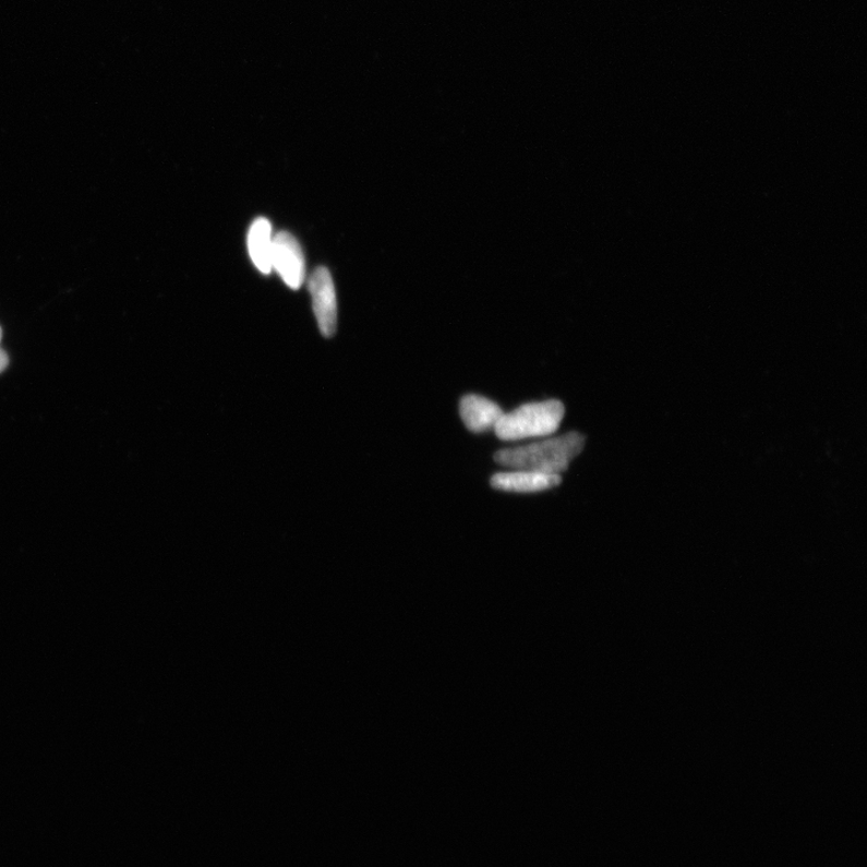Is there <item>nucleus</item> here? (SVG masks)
Segmentation results:
<instances>
[{
	"instance_id": "obj_1",
	"label": "nucleus",
	"mask_w": 867,
	"mask_h": 867,
	"mask_svg": "<svg viewBox=\"0 0 867 867\" xmlns=\"http://www.w3.org/2000/svg\"><path fill=\"white\" fill-rule=\"evenodd\" d=\"M585 444V436L574 432L540 443L501 449L494 460L511 470L561 475L568 470L571 460L582 453Z\"/></svg>"
},
{
	"instance_id": "obj_2",
	"label": "nucleus",
	"mask_w": 867,
	"mask_h": 867,
	"mask_svg": "<svg viewBox=\"0 0 867 867\" xmlns=\"http://www.w3.org/2000/svg\"><path fill=\"white\" fill-rule=\"evenodd\" d=\"M564 413L565 408L559 400L525 404L504 413L494 432L504 442L549 436L558 431Z\"/></svg>"
},
{
	"instance_id": "obj_3",
	"label": "nucleus",
	"mask_w": 867,
	"mask_h": 867,
	"mask_svg": "<svg viewBox=\"0 0 867 867\" xmlns=\"http://www.w3.org/2000/svg\"><path fill=\"white\" fill-rule=\"evenodd\" d=\"M272 267L288 287L298 289L305 280V258L302 246L288 231L273 239Z\"/></svg>"
},
{
	"instance_id": "obj_4",
	"label": "nucleus",
	"mask_w": 867,
	"mask_h": 867,
	"mask_svg": "<svg viewBox=\"0 0 867 867\" xmlns=\"http://www.w3.org/2000/svg\"><path fill=\"white\" fill-rule=\"evenodd\" d=\"M309 288L320 330L326 338H330L337 330L338 305L329 270L316 269L310 277Z\"/></svg>"
},
{
	"instance_id": "obj_5",
	"label": "nucleus",
	"mask_w": 867,
	"mask_h": 867,
	"mask_svg": "<svg viewBox=\"0 0 867 867\" xmlns=\"http://www.w3.org/2000/svg\"><path fill=\"white\" fill-rule=\"evenodd\" d=\"M561 475L528 470H513L495 473L491 480L495 490L513 493H537L558 487Z\"/></svg>"
},
{
	"instance_id": "obj_6",
	"label": "nucleus",
	"mask_w": 867,
	"mask_h": 867,
	"mask_svg": "<svg viewBox=\"0 0 867 867\" xmlns=\"http://www.w3.org/2000/svg\"><path fill=\"white\" fill-rule=\"evenodd\" d=\"M459 412L468 430L477 434L494 431L504 416L498 404L478 395L461 398Z\"/></svg>"
},
{
	"instance_id": "obj_7",
	"label": "nucleus",
	"mask_w": 867,
	"mask_h": 867,
	"mask_svg": "<svg viewBox=\"0 0 867 867\" xmlns=\"http://www.w3.org/2000/svg\"><path fill=\"white\" fill-rule=\"evenodd\" d=\"M273 231L267 218H257L249 231L250 256L257 269L263 274H269L272 267L273 252Z\"/></svg>"
},
{
	"instance_id": "obj_8",
	"label": "nucleus",
	"mask_w": 867,
	"mask_h": 867,
	"mask_svg": "<svg viewBox=\"0 0 867 867\" xmlns=\"http://www.w3.org/2000/svg\"><path fill=\"white\" fill-rule=\"evenodd\" d=\"M8 365H9V357L4 350L0 349V374L4 372Z\"/></svg>"
},
{
	"instance_id": "obj_9",
	"label": "nucleus",
	"mask_w": 867,
	"mask_h": 867,
	"mask_svg": "<svg viewBox=\"0 0 867 867\" xmlns=\"http://www.w3.org/2000/svg\"><path fill=\"white\" fill-rule=\"evenodd\" d=\"M2 335H3L2 328H0V341H2Z\"/></svg>"
}]
</instances>
